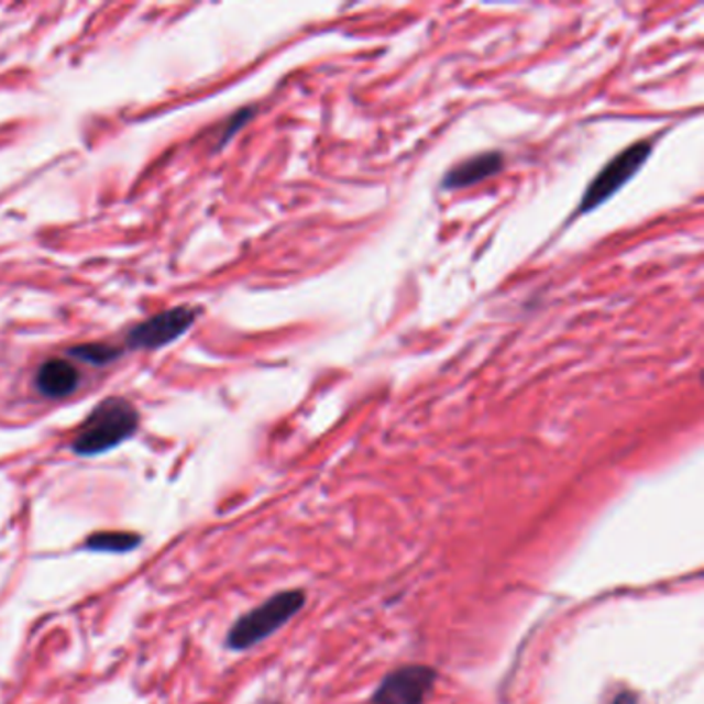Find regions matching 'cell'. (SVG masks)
<instances>
[{"label": "cell", "mask_w": 704, "mask_h": 704, "mask_svg": "<svg viewBox=\"0 0 704 704\" xmlns=\"http://www.w3.org/2000/svg\"><path fill=\"white\" fill-rule=\"evenodd\" d=\"M79 385H81V370L63 358L46 360L35 374V388L40 391V395L51 399L68 397L79 388Z\"/></svg>", "instance_id": "obj_6"}, {"label": "cell", "mask_w": 704, "mask_h": 704, "mask_svg": "<svg viewBox=\"0 0 704 704\" xmlns=\"http://www.w3.org/2000/svg\"><path fill=\"white\" fill-rule=\"evenodd\" d=\"M68 353L81 362H87L91 366H106L110 362H114L117 358L122 355V352L114 348V345H108V343H85V345H75L70 348Z\"/></svg>", "instance_id": "obj_9"}, {"label": "cell", "mask_w": 704, "mask_h": 704, "mask_svg": "<svg viewBox=\"0 0 704 704\" xmlns=\"http://www.w3.org/2000/svg\"><path fill=\"white\" fill-rule=\"evenodd\" d=\"M306 604L304 591H282L265 604L244 614L228 632V647L246 651L286 626Z\"/></svg>", "instance_id": "obj_2"}, {"label": "cell", "mask_w": 704, "mask_h": 704, "mask_svg": "<svg viewBox=\"0 0 704 704\" xmlns=\"http://www.w3.org/2000/svg\"><path fill=\"white\" fill-rule=\"evenodd\" d=\"M651 152H653L651 141H638V143H632L628 150L618 153L587 186V190L581 199L579 211L588 213V211L597 209L602 202L607 201L612 195H616L622 186L626 185L638 169L642 168V164L651 157Z\"/></svg>", "instance_id": "obj_3"}, {"label": "cell", "mask_w": 704, "mask_h": 704, "mask_svg": "<svg viewBox=\"0 0 704 704\" xmlns=\"http://www.w3.org/2000/svg\"><path fill=\"white\" fill-rule=\"evenodd\" d=\"M139 428V411L124 397H108L94 407L79 432L70 442V451L79 457H98L120 447Z\"/></svg>", "instance_id": "obj_1"}, {"label": "cell", "mask_w": 704, "mask_h": 704, "mask_svg": "<svg viewBox=\"0 0 704 704\" xmlns=\"http://www.w3.org/2000/svg\"><path fill=\"white\" fill-rule=\"evenodd\" d=\"M503 166V153H480V155L470 157V160H465V162H461L454 168L449 169L444 180H442V186L451 190V188H465V186L477 185V183L486 180L490 176L498 174Z\"/></svg>", "instance_id": "obj_7"}, {"label": "cell", "mask_w": 704, "mask_h": 704, "mask_svg": "<svg viewBox=\"0 0 704 704\" xmlns=\"http://www.w3.org/2000/svg\"><path fill=\"white\" fill-rule=\"evenodd\" d=\"M141 546V536L127 531H101L94 534L85 541V550L89 552L127 553Z\"/></svg>", "instance_id": "obj_8"}, {"label": "cell", "mask_w": 704, "mask_h": 704, "mask_svg": "<svg viewBox=\"0 0 704 704\" xmlns=\"http://www.w3.org/2000/svg\"><path fill=\"white\" fill-rule=\"evenodd\" d=\"M614 704H637V698H635L632 694L624 692V694H620V696L614 701Z\"/></svg>", "instance_id": "obj_11"}, {"label": "cell", "mask_w": 704, "mask_h": 704, "mask_svg": "<svg viewBox=\"0 0 704 704\" xmlns=\"http://www.w3.org/2000/svg\"><path fill=\"white\" fill-rule=\"evenodd\" d=\"M201 315L199 308L193 306H176L166 312L134 324L127 333L129 350H162L176 339L185 336L186 331L197 322Z\"/></svg>", "instance_id": "obj_4"}, {"label": "cell", "mask_w": 704, "mask_h": 704, "mask_svg": "<svg viewBox=\"0 0 704 704\" xmlns=\"http://www.w3.org/2000/svg\"><path fill=\"white\" fill-rule=\"evenodd\" d=\"M252 114H254V108H244V110L235 112L234 117L228 120V127L223 129V134H221V141H219V143H221V145H223V143H228V141H230V139H232V136H234V134L238 133V131H240L249 120H251Z\"/></svg>", "instance_id": "obj_10"}, {"label": "cell", "mask_w": 704, "mask_h": 704, "mask_svg": "<svg viewBox=\"0 0 704 704\" xmlns=\"http://www.w3.org/2000/svg\"><path fill=\"white\" fill-rule=\"evenodd\" d=\"M438 673L426 666H405L388 673L370 704H424Z\"/></svg>", "instance_id": "obj_5"}]
</instances>
